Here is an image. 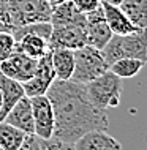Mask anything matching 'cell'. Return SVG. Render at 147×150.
<instances>
[{
	"label": "cell",
	"instance_id": "7a4b0ae2",
	"mask_svg": "<svg viewBox=\"0 0 147 150\" xmlns=\"http://www.w3.org/2000/svg\"><path fill=\"white\" fill-rule=\"evenodd\" d=\"M52 33L49 49H79L87 44L85 36V14L81 13L71 0L62 2L52 8L51 13Z\"/></svg>",
	"mask_w": 147,
	"mask_h": 150
},
{
	"label": "cell",
	"instance_id": "277c9868",
	"mask_svg": "<svg viewBox=\"0 0 147 150\" xmlns=\"http://www.w3.org/2000/svg\"><path fill=\"white\" fill-rule=\"evenodd\" d=\"M85 90L90 101L100 109L117 108L120 104L122 79L111 70L85 84Z\"/></svg>",
	"mask_w": 147,
	"mask_h": 150
},
{
	"label": "cell",
	"instance_id": "30bf717a",
	"mask_svg": "<svg viewBox=\"0 0 147 150\" xmlns=\"http://www.w3.org/2000/svg\"><path fill=\"white\" fill-rule=\"evenodd\" d=\"M85 36H87L89 46H93L100 51L111 40L112 32L106 22L101 5L90 13H85Z\"/></svg>",
	"mask_w": 147,
	"mask_h": 150
},
{
	"label": "cell",
	"instance_id": "ac0fdd59",
	"mask_svg": "<svg viewBox=\"0 0 147 150\" xmlns=\"http://www.w3.org/2000/svg\"><path fill=\"white\" fill-rule=\"evenodd\" d=\"M146 65V62H142L139 59H133V57H125V59H119L114 63L109 65V70L114 74H117L120 79H128L136 76L138 73L142 70V67Z\"/></svg>",
	"mask_w": 147,
	"mask_h": 150
},
{
	"label": "cell",
	"instance_id": "3957f363",
	"mask_svg": "<svg viewBox=\"0 0 147 150\" xmlns=\"http://www.w3.org/2000/svg\"><path fill=\"white\" fill-rule=\"evenodd\" d=\"M101 54L108 65L125 57L139 59L147 63V29H138L126 35H112Z\"/></svg>",
	"mask_w": 147,
	"mask_h": 150
},
{
	"label": "cell",
	"instance_id": "2e32d148",
	"mask_svg": "<svg viewBox=\"0 0 147 150\" xmlns=\"http://www.w3.org/2000/svg\"><path fill=\"white\" fill-rule=\"evenodd\" d=\"M119 6L138 29H147V0H122Z\"/></svg>",
	"mask_w": 147,
	"mask_h": 150
},
{
	"label": "cell",
	"instance_id": "4316f807",
	"mask_svg": "<svg viewBox=\"0 0 147 150\" xmlns=\"http://www.w3.org/2000/svg\"><path fill=\"white\" fill-rule=\"evenodd\" d=\"M103 2L112 3V5H120V2H122V0H103Z\"/></svg>",
	"mask_w": 147,
	"mask_h": 150
},
{
	"label": "cell",
	"instance_id": "d4e9b609",
	"mask_svg": "<svg viewBox=\"0 0 147 150\" xmlns=\"http://www.w3.org/2000/svg\"><path fill=\"white\" fill-rule=\"evenodd\" d=\"M11 30H13V27L10 24H5V22L0 21V32H11Z\"/></svg>",
	"mask_w": 147,
	"mask_h": 150
},
{
	"label": "cell",
	"instance_id": "83f0119b",
	"mask_svg": "<svg viewBox=\"0 0 147 150\" xmlns=\"http://www.w3.org/2000/svg\"><path fill=\"white\" fill-rule=\"evenodd\" d=\"M0 150H2V149H0Z\"/></svg>",
	"mask_w": 147,
	"mask_h": 150
},
{
	"label": "cell",
	"instance_id": "8fae6325",
	"mask_svg": "<svg viewBox=\"0 0 147 150\" xmlns=\"http://www.w3.org/2000/svg\"><path fill=\"white\" fill-rule=\"evenodd\" d=\"M75 150H122V144L103 129L85 133L73 144Z\"/></svg>",
	"mask_w": 147,
	"mask_h": 150
},
{
	"label": "cell",
	"instance_id": "d6986e66",
	"mask_svg": "<svg viewBox=\"0 0 147 150\" xmlns=\"http://www.w3.org/2000/svg\"><path fill=\"white\" fill-rule=\"evenodd\" d=\"M16 47V40L11 32H0V63L10 57Z\"/></svg>",
	"mask_w": 147,
	"mask_h": 150
},
{
	"label": "cell",
	"instance_id": "44dd1931",
	"mask_svg": "<svg viewBox=\"0 0 147 150\" xmlns=\"http://www.w3.org/2000/svg\"><path fill=\"white\" fill-rule=\"evenodd\" d=\"M41 150H75L73 144H67V142H60L57 139H48L43 141L41 139Z\"/></svg>",
	"mask_w": 147,
	"mask_h": 150
},
{
	"label": "cell",
	"instance_id": "52a82bcc",
	"mask_svg": "<svg viewBox=\"0 0 147 150\" xmlns=\"http://www.w3.org/2000/svg\"><path fill=\"white\" fill-rule=\"evenodd\" d=\"M55 78V71L54 67H52V59H51V49L49 52L43 55V57L38 59V63H36V70L33 73L30 79L27 82L22 84L24 92H26V96H40V95H46V92L49 90L51 84L54 82Z\"/></svg>",
	"mask_w": 147,
	"mask_h": 150
},
{
	"label": "cell",
	"instance_id": "484cf974",
	"mask_svg": "<svg viewBox=\"0 0 147 150\" xmlns=\"http://www.w3.org/2000/svg\"><path fill=\"white\" fill-rule=\"evenodd\" d=\"M62 2H67V0H49V3H51L52 8H54L55 5H59V3H62Z\"/></svg>",
	"mask_w": 147,
	"mask_h": 150
},
{
	"label": "cell",
	"instance_id": "5b68a950",
	"mask_svg": "<svg viewBox=\"0 0 147 150\" xmlns=\"http://www.w3.org/2000/svg\"><path fill=\"white\" fill-rule=\"evenodd\" d=\"M108 70L109 65L104 60L100 49L89 46V44L79 47V49H75V70H73L71 76L73 81L87 84Z\"/></svg>",
	"mask_w": 147,
	"mask_h": 150
},
{
	"label": "cell",
	"instance_id": "5bb4252c",
	"mask_svg": "<svg viewBox=\"0 0 147 150\" xmlns=\"http://www.w3.org/2000/svg\"><path fill=\"white\" fill-rule=\"evenodd\" d=\"M51 59H52V67L55 71L57 79H71L73 70H75V51L71 49H51Z\"/></svg>",
	"mask_w": 147,
	"mask_h": 150
},
{
	"label": "cell",
	"instance_id": "7402d4cb",
	"mask_svg": "<svg viewBox=\"0 0 147 150\" xmlns=\"http://www.w3.org/2000/svg\"><path fill=\"white\" fill-rule=\"evenodd\" d=\"M19 150H41V139L36 134H27Z\"/></svg>",
	"mask_w": 147,
	"mask_h": 150
},
{
	"label": "cell",
	"instance_id": "6da1fadb",
	"mask_svg": "<svg viewBox=\"0 0 147 150\" xmlns=\"http://www.w3.org/2000/svg\"><path fill=\"white\" fill-rule=\"evenodd\" d=\"M46 96L54 111V139L75 144L89 131H108V114L90 101L85 84L73 79H55L46 92Z\"/></svg>",
	"mask_w": 147,
	"mask_h": 150
},
{
	"label": "cell",
	"instance_id": "8992f818",
	"mask_svg": "<svg viewBox=\"0 0 147 150\" xmlns=\"http://www.w3.org/2000/svg\"><path fill=\"white\" fill-rule=\"evenodd\" d=\"M8 10L13 27L51 22L52 6L49 0H8Z\"/></svg>",
	"mask_w": 147,
	"mask_h": 150
},
{
	"label": "cell",
	"instance_id": "9c48e42d",
	"mask_svg": "<svg viewBox=\"0 0 147 150\" xmlns=\"http://www.w3.org/2000/svg\"><path fill=\"white\" fill-rule=\"evenodd\" d=\"M32 111H33L35 134L43 141L52 139L54 136V111L46 95L30 96Z\"/></svg>",
	"mask_w": 147,
	"mask_h": 150
},
{
	"label": "cell",
	"instance_id": "ba28073f",
	"mask_svg": "<svg viewBox=\"0 0 147 150\" xmlns=\"http://www.w3.org/2000/svg\"><path fill=\"white\" fill-rule=\"evenodd\" d=\"M36 63H38V60L24 54L16 44L14 51L10 54V57L0 63V73L5 74L6 78L24 84L33 76L36 70Z\"/></svg>",
	"mask_w": 147,
	"mask_h": 150
},
{
	"label": "cell",
	"instance_id": "603a6c76",
	"mask_svg": "<svg viewBox=\"0 0 147 150\" xmlns=\"http://www.w3.org/2000/svg\"><path fill=\"white\" fill-rule=\"evenodd\" d=\"M0 21L11 25L10 10H8V0H0ZM11 27H13V25H11Z\"/></svg>",
	"mask_w": 147,
	"mask_h": 150
},
{
	"label": "cell",
	"instance_id": "7c38bea8",
	"mask_svg": "<svg viewBox=\"0 0 147 150\" xmlns=\"http://www.w3.org/2000/svg\"><path fill=\"white\" fill-rule=\"evenodd\" d=\"M6 123L19 128L26 134H35V125H33V111L32 103L28 96H22L18 103L11 108V111L3 119Z\"/></svg>",
	"mask_w": 147,
	"mask_h": 150
},
{
	"label": "cell",
	"instance_id": "9a60e30c",
	"mask_svg": "<svg viewBox=\"0 0 147 150\" xmlns=\"http://www.w3.org/2000/svg\"><path fill=\"white\" fill-rule=\"evenodd\" d=\"M18 47L21 49L24 54H27L28 57L36 59L43 57L46 52H49V41L46 38H43L41 35L36 33H26L16 41Z\"/></svg>",
	"mask_w": 147,
	"mask_h": 150
},
{
	"label": "cell",
	"instance_id": "e0dca14e",
	"mask_svg": "<svg viewBox=\"0 0 147 150\" xmlns=\"http://www.w3.org/2000/svg\"><path fill=\"white\" fill-rule=\"evenodd\" d=\"M26 133L19 128L6 123L5 120L0 122V149L2 150H19L22 142L26 141Z\"/></svg>",
	"mask_w": 147,
	"mask_h": 150
},
{
	"label": "cell",
	"instance_id": "ffe728a7",
	"mask_svg": "<svg viewBox=\"0 0 147 150\" xmlns=\"http://www.w3.org/2000/svg\"><path fill=\"white\" fill-rule=\"evenodd\" d=\"M71 3L75 5L81 13H90V11L97 10L101 5V0H71Z\"/></svg>",
	"mask_w": 147,
	"mask_h": 150
},
{
	"label": "cell",
	"instance_id": "cb8c5ba5",
	"mask_svg": "<svg viewBox=\"0 0 147 150\" xmlns=\"http://www.w3.org/2000/svg\"><path fill=\"white\" fill-rule=\"evenodd\" d=\"M5 119V98H3V87H2V73H0V122Z\"/></svg>",
	"mask_w": 147,
	"mask_h": 150
},
{
	"label": "cell",
	"instance_id": "4fadbf2b",
	"mask_svg": "<svg viewBox=\"0 0 147 150\" xmlns=\"http://www.w3.org/2000/svg\"><path fill=\"white\" fill-rule=\"evenodd\" d=\"M101 8H103L106 22H108L112 35H126L138 30V27L130 21L128 16L120 10L119 5H112V3L101 0Z\"/></svg>",
	"mask_w": 147,
	"mask_h": 150
}]
</instances>
